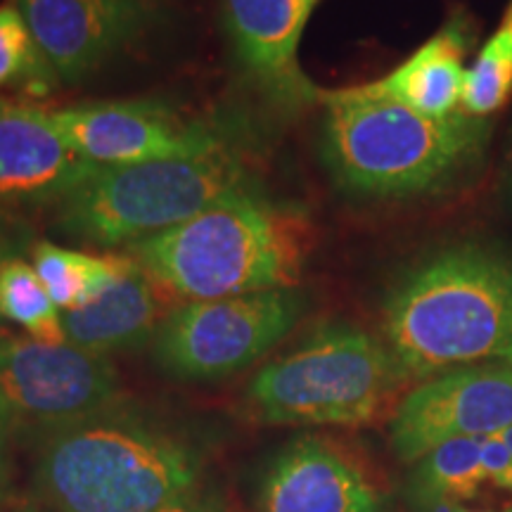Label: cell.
Wrapping results in <instances>:
<instances>
[{"instance_id": "obj_1", "label": "cell", "mask_w": 512, "mask_h": 512, "mask_svg": "<svg viewBox=\"0 0 512 512\" xmlns=\"http://www.w3.org/2000/svg\"><path fill=\"white\" fill-rule=\"evenodd\" d=\"M320 105V162L354 200H420L472 185L494 138V119L425 117L368 83L323 91Z\"/></svg>"}, {"instance_id": "obj_2", "label": "cell", "mask_w": 512, "mask_h": 512, "mask_svg": "<svg viewBox=\"0 0 512 512\" xmlns=\"http://www.w3.org/2000/svg\"><path fill=\"white\" fill-rule=\"evenodd\" d=\"M382 332L408 380L512 361V247L460 240L418 256L384 294Z\"/></svg>"}, {"instance_id": "obj_3", "label": "cell", "mask_w": 512, "mask_h": 512, "mask_svg": "<svg viewBox=\"0 0 512 512\" xmlns=\"http://www.w3.org/2000/svg\"><path fill=\"white\" fill-rule=\"evenodd\" d=\"M202 467L188 434L119 401L38 434L31 501L50 512H159L200 486Z\"/></svg>"}, {"instance_id": "obj_4", "label": "cell", "mask_w": 512, "mask_h": 512, "mask_svg": "<svg viewBox=\"0 0 512 512\" xmlns=\"http://www.w3.org/2000/svg\"><path fill=\"white\" fill-rule=\"evenodd\" d=\"M313 245L309 211L254 183L126 249L157 285L195 302L297 287Z\"/></svg>"}, {"instance_id": "obj_5", "label": "cell", "mask_w": 512, "mask_h": 512, "mask_svg": "<svg viewBox=\"0 0 512 512\" xmlns=\"http://www.w3.org/2000/svg\"><path fill=\"white\" fill-rule=\"evenodd\" d=\"M261 140L238 114L214 138L176 157L95 166L55 204V226L83 245L117 247L192 219L223 197L259 183Z\"/></svg>"}, {"instance_id": "obj_6", "label": "cell", "mask_w": 512, "mask_h": 512, "mask_svg": "<svg viewBox=\"0 0 512 512\" xmlns=\"http://www.w3.org/2000/svg\"><path fill=\"white\" fill-rule=\"evenodd\" d=\"M408 377L384 339L351 323L320 325L247 387V411L273 427H366Z\"/></svg>"}, {"instance_id": "obj_7", "label": "cell", "mask_w": 512, "mask_h": 512, "mask_svg": "<svg viewBox=\"0 0 512 512\" xmlns=\"http://www.w3.org/2000/svg\"><path fill=\"white\" fill-rule=\"evenodd\" d=\"M306 304L297 287L185 302L159 323L152 361L178 382L226 380L290 335Z\"/></svg>"}, {"instance_id": "obj_8", "label": "cell", "mask_w": 512, "mask_h": 512, "mask_svg": "<svg viewBox=\"0 0 512 512\" xmlns=\"http://www.w3.org/2000/svg\"><path fill=\"white\" fill-rule=\"evenodd\" d=\"M0 399L15 430L43 434L107 411L124 394L110 356L0 332Z\"/></svg>"}, {"instance_id": "obj_9", "label": "cell", "mask_w": 512, "mask_h": 512, "mask_svg": "<svg viewBox=\"0 0 512 512\" xmlns=\"http://www.w3.org/2000/svg\"><path fill=\"white\" fill-rule=\"evenodd\" d=\"M512 427V361L477 363L427 377L396 403L389 441L401 463H418L451 439L494 437Z\"/></svg>"}, {"instance_id": "obj_10", "label": "cell", "mask_w": 512, "mask_h": 512, "mask_svg": "<svg viewBox=\"0 0 512 512\" xmlns=\"http://www.w3.org/2000/svg\"><path fill=\"white\" fill-rule=\"evenodd\" d=\"M50 112L67 145L95 166L140 164L197 150L226 119V114L188 119L152 98L79 102Z\"/></svg>"}, {"instance_id": "obj_11", "label": "cell", "mask_w": 512, "mask_h": 512, "mask_svg": "<svg viewBox=\"0 0 512 512\" xmlns=\"http://www.w3.org/2000/svg\"><path fill=\"white\" fill-rule=\"evenodd\" d=\"M320 0H223L230 53L249 86L278 112L297 114L323 98L299 64L306 22Z\"/></svg>"}, {"instance_id": "obj_12", "label": "cell", "mask_w": 512, "mask_h": 512, "mask_svg": "<svg viewBox=\"0 0 512 512\" xmlns=\"http://www.w3.org/2000/svg\"><path fill=\"white\" fill-rule=\"evenodd\" d=\"M57 81L81 83L155 22L150 0H15Z\"/></svg>"}, {"instance_id": "obj_13", "label": "cell", "mask_w": 512, "mask_h": 512, "mask_svg": "<svg viewBox=\"0 0 512 512\" xmlns=\"http://www.w3.org/2000/svg\"><path fill=\"white\" fill-rule=\"evenodd\" d=\"M259 512H389L358 460L335 441L304 434L280 446L261 472Z\"/></svg>"}, {"instance_id": "obj_14", "label": "cell", "mask_w": 512, "mask_h": 512, "mask_svg": "<svg viewBox=\"0 0 512 512\" xmlns=\"http://www.w3.org/2000/svg\"><path fill=\"white\" fill-rule=\"evenodd\" d=\"M93 169L62 138L53 112L0 95V209L55 207Z\"/></svg>"}, {"instance_id": "obj_15", "label": "cell", "mask_w": 512, "mask_h": 512, "mask_svg": "<svg viewBox=\"0 0 512 512\" xmlns=\"http://www.w3.org/2000/svg\"><path fill=\"white\" fill-rule=\"evenodd\" d=\"M475 46L477 29L470 15L453 12L411 57L368 86L425 117H451L460 112L467 79L465 60Z\"/></svg>"}, {"instance_id": "obj_16", "label": "cell", "mask_w": 512, "mask_h": 512, "mask_svg": "<svg viewBox=\"0 0 512 512\" xmlns=\"http://www.w3.org/2000/svg\"><path fill=\"white\" fill-rule=\"evenodd\" d=\"M166 313L159 304L157 283L136 261L100 297L74 311L62 313L69 344L98 356L143 349Z\"/></svg>"}, {"instance_id": "obj_17", "label": "cell", "mask_w": 512, "mask_h": 512, "mask_svg": "<svg viewBox=\"0 0 512 512\" xmlns=\"http://www.w3.org/2000/svg\"><path fill=\"white\" fill-rule=\"evenodd\" d=\"M29 256L31 266L62 313L93 302L133 266L128 254H88L48 240L34 242Z\"/></svg>"}, {"instance_id": "obj_18", "label": "cell", "mask_w": 512, "mask_h": 512, "mask_svg": "<svg viewBox=\"0 0 512 512\" xmlns=\"http://www.w3.org/2000/svg\"><path fill=\"white\" fill-rule=\"evenodd\" d=\"M0 318L10 320L38 342H67L62 311L38 278L36 268L24 256L5 261L0 268Z\"/></svg>"}, {"instance_id": "obj_19", "label": "cell", "mask_w": 512, "mask_h": 512, "mask_svg": "<svg viewBox=\"0 0 512 512\" xmlns=\"http://www.w3.org/2000/svg\"><path fill=\"white\" fill-rule=\"evenodd\" d=\"M484 482L479 439H451L413 463L406 494L467 503L479 494Z\"/></svg>"}, {"instance_id": "obj_20", "label": "cell", "mask_w": 512, "mask_h": 512, "mask_svg": "<svg viewBox=\"0 0 512 512\" xmlns=\"http://www.w3.org/2000/svg\"><path fill=\"white\" fill-rule=\"evenodd\" d=\"M512 95V0L489 41L467 67L460 110L491 119Z\"/></svg>"}, {"instance_id": "obj_21", "label": "cell", "mask_w": 512, "mask_h": 512, "mask_svg": "<svg viewBox=\"0 0 512 512\" xmlns=\"http://www.w3.org/2000/svg\"><path fill=\"white\" fill-rule=\"evenodd\" d=\"M57 76L38 50L31 29L15 3L0 5V88L22 86L50 91Z\"/></svg>"}, {"instance_id": "obj_22", "label": "cell", "mask_w": 512, "mask_h": 512, "mask_svg": "<svg viewBox=\"0 0 512 512\" xmlns=\"http://www.w3.org/2000/svg\"><path fill=\"white\" fill-rule=\"evenodd\" d=\"M479 460H482V470L486 482H491L496 489L510 491L512 484V453L505 446L501 434L494 437L479 439Z\"/></svg>"}, {"instance_id": "obj_23", "label": "cell", "mask_w": 512, "mask_h": 512, "mask_svg": "<svg viewBox=\"0 0 512 512\" xmlns=\"http://www.w3.org/2000/svg\"><path fill=\"white\" fill-rule=\"evenodd\" d=\"M31 245L34 242H31L29 228L24 226L22 219H17L10 209H0V268L5 261L31 252Z\"/></svg>"}, {"instance_id": "obj_24", "label": "cell", "mask_w": 512, "mask_h": 512, "mask_svg": "<svg viewBox=\"0 0 512 512\" xmlns=\"http://www.w3.org/2000/svg\"><path fill=\"white\" fill-rule=\"evenodd\" d=\"M159 512H230V508L216 491L202 489L200 484L195 486V489L185 491V494L174 498V501L164 505Z\"/></svg>"}, {"instance_id": "obj_25", "label": "cell", "mask_w": 512, "mask_h": 512, "mask_svg": "<svg viewBox=\"0 0 512 512\" xmlns=\"http://www.w3.org/2000/svg\"><path fill=\"white\" fill-rule=\"evenodd\" d=\"M15 432V422L12 415L0 399V508L8 503L10 484H12V456H10V441Z\"/></svg>"}, {"instance_id": "obj_26", "label": "cell", "mask_w": 512, "mask_h": 512, "mask_svg": "<svg viewBox=\"0 0 512 512\" xmlns=\"http://www.w3.org/2000/svg\"><path fill=\"white\" fill-rule=\"evenodd\" d=\"M498 183H501V195H503L505 207H508L512 214V128L508 138H505L503 157H501V178H498Z\"/></svg>"}, {"instance_id": "obj_27", "label": "cell", "mask_w": 512, "mask_h": 512, "mask_svg": "<svg viewBox=\"0 0 512 512\" xmlns=\"http://www.w3.org/2000/svg\"><path fill=\"white\" fill-rule=\"evenodd\" d=\"M15 512H50V510H48V508H43L41 503H36V501H29V503L19 505V508H17Z\"/></svg>"}, {"instance_id": "obj_28", "label": "cell", "mask_w": 512, "mask_h": 512, "mask_svg": "<svg viewBox=\"0 0 512 512\" xmlns=\"http://www.w3.org/2000/svg\"><path fill=\"white\" fill-rule=\"evenodd\" d=\"M451 512H512V505H508L505 510H470V508H467V503H456V505H453Z\"/></svg>"}, {"instance_id": "obj_29", "label": "cell", "mask_w": 512, "mask_h": 512, "mask_svg": "<svg viewBox=\"0 0 512 512\" xmlns=\"http://www.w3.org/2000/svg\"><path fill=\"white\" fill-rule=\"evenodd\" d=\"M501 439L505 441V446H508L510 453H512V427H508V430L501 432Z\"/></svg>"}, {"instance_id": "obj_30", "label": "cell", "mask_w": 512, "mask_h": 512, "mask_svg": "<svg viewBox=\"0 0 512 512\" xmlns=\"http://www.w3.org/2000/svg\"><path fill=\"white\" fill-rule=\"evenodd\" d=\"M510 494H512V484H510Z\"/></svg>"}]
</instances>
